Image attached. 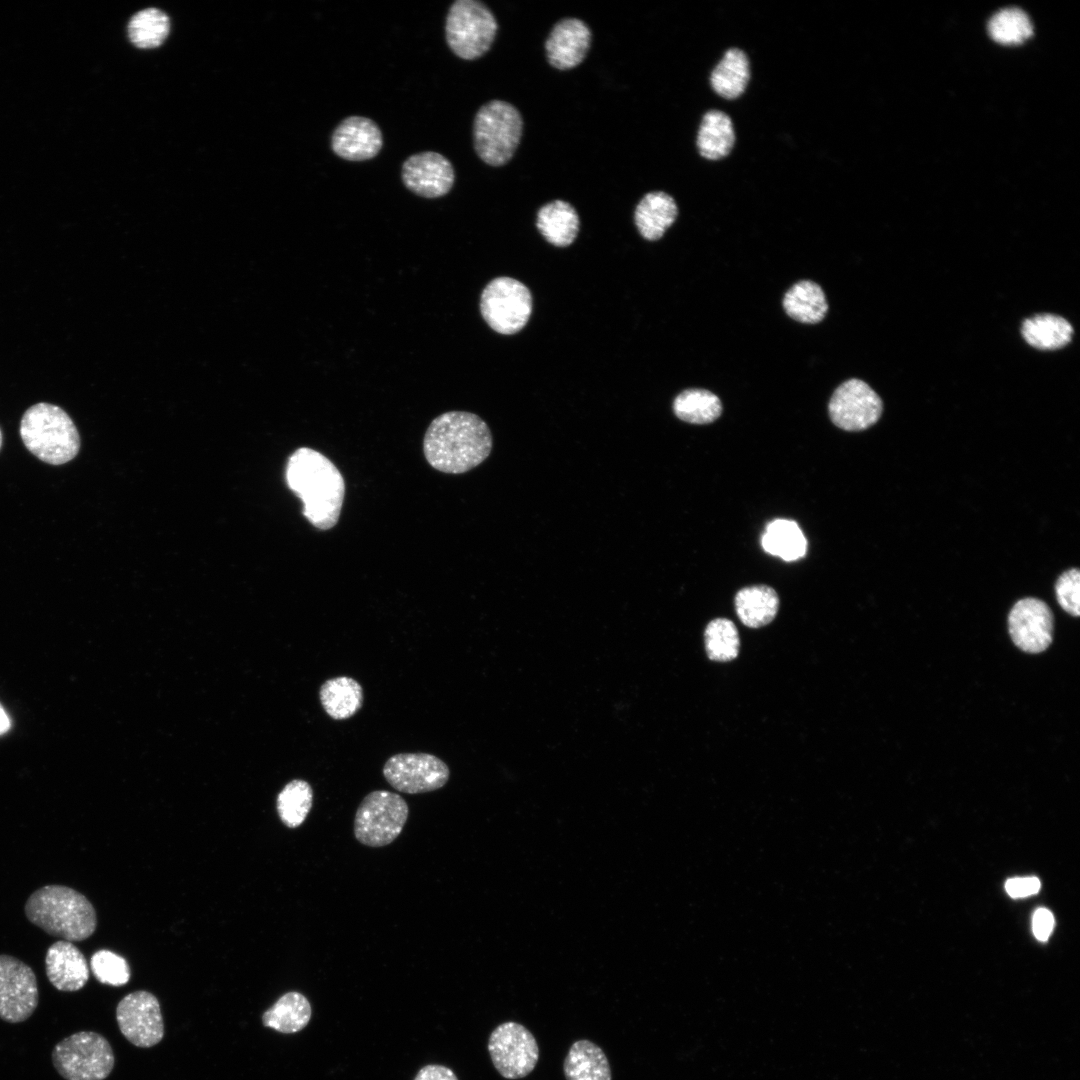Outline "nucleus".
<instances>
[{
  "label": "nucleus",
  "mask_w": 1080,
  "mask_h": 1080,
  "mask_svg": "<svg viewBox=\"0 0 1080 1080\" xmlns=\"http://www.w3.org/2000/svg\"><path fill=\"white\" fill-rule=\"evenodd\" d=\"M491 450L492 435L488 425L478 415L466 411H449L437 416L423 438L427 462L448 474H461L475 468L488 458Z\"/></svg>",
  "instance_id": "obj_1"
},
{
  "label": "nucleus",
  "mask_w": 1080,
  "mask_h": 1080,
  "mask_svg": "<svg viewBox=\"0 0 1080 1080\" xmlns=\"http://www.w3.org/2000/svg\"><path fill=\"white\" fill-rule=\"evenodd\" d=\"M286 482L303 503V515L316 528L328 530L340 517L345 482L335 464L320 452L301 447L287 462Z\"/></svg>",
  "instance_id": "obj_2"
},
{
  "label": "nucleus",
  "mask_w": 1080,
  "mask_h": 1080,
  "mask_svg": "<svg viewBox=\"0 0 1080 1080\" xmlns=\"http://www.w3.org/2000/svg\"><path fill=\"white\" fill-rule=\"evenodd\" d=\"M24 910L31 923L70 942L87 939L97 926L96 912L90 901L63 885L37 889L26 901Z\"/></svg>",
  "instance_id": "obj_3"
},
{
  "label": "nucleus",
  "mask_w": 1080,
  "mask_h": 1080,
  "mask_svg": "<svg viewBox=\"0 0 1080 1080\" xmlns=\"http://www.w3.org/2000/svg\"><path fill=\"white\" fill-rule=\"evenodd\" d=\"M20 435L32 454L52 465L69 462L80 448L79 434L69 415L49 403H37L26 410Z\"/></svg>",
  "instance_id": "obj_4"
},
{
  "label": "nucleus",
  "mask_w": 1080,
  "mask_h": 1080,
  "mask_svg": "<svg viewBox=\"0 0 1080 1080\" xmlns=\"http://www.w3.org/2000/svg\"><path fill=\"white\" fill-rule=\"evenodd\" d=\"M522 130V117L513 105L501 100L484 104L473 123L474 148L478 157L490 166L506 164L519 145Z\"/></svg>",
  "instance_id": "obj_5"
},
{
  "label": "nucleus",
  "mask_w": 1080,
  "mask_h": 1080,
  "mask_svg": "<svg viewBox=\"0 0 1080 1080\" xmlns=\"http://www.w3.org/2000/svg\"><path fill=\"white\" fill-rule=\"evenodd\" d=\"M51 1056L54 1068L65 1080H104L115 1062L108 1040L94 1031H79L62 1039Z\"/></svg>",
  "instance_id": "obj_6"
},
{
  "label": "nucleus",
  "mask_w": 1080,
  "mask_h": 1080,
  "mask_svg": "<svg viewBox=\"0 0 1080 1080\" xmlns=\"http://www.w3.org/2000/svg\"><path fill=\"white\" fill-rule=\"evenodd\" d=\"M498 25L490 9L476 0H457L449 8L446 23V42L461 59L475 60L491 47Z\"/></svg>",
  "instance_id": "obj_7"
},
{
  "label": "nucleus",
  "mask_w": 1080,
  "mask_h": 1080,
  "mask_svg": "<svg viewBox=\"0 0 1080 1080\" xmlns=\"http://www.w3.org/2000/svg\"><path fill=\"white\" fill-rule=\"evenodd\" d=\"M408 814V804L399 794L387 790L372 791L357 808L355 838L369 847L386 846L400 835Z\"/></svg>",
  "instance_id": "obj_8"
},
{
  "label": "nucleus",
  "mask_w": 1080,
  "mask_h": 1080,
  "mask_svg": "<svg viewBox=\"0 0 1080 1080\" xmlns=\"http://www.w3.org/2000/svg\"><path fill=\"white\" fill-rule=\"evenodd\" d=\"M480 312L494 331L504 335L519 332L532 312V296L520 281L510 277L491 280L482 291Z\"/></svg>",
  "instance_id": "obj_9"
},
{
  "label": "nucleus",
  "mask_w": 1080,
  "mask_h": 1080,
  "mask_svg": "<svg viewBox=\"0 0 1080 1080\" xmlns=\"http://www.w3.org/2000/svg\"><path fill=\"white\" fill-rule=\"evenodd\" d=\"M488 1052L497 1072L505 1079L528 1076L539 1060L536 1038L524 1025L507 1021L490 1034Z\"/></svg>",
  "instance_id": "obj_10"
},
{
  "label": "nucleus",
  "mask_w": 1080,
  "mask_h": 1080,
  "mask_svg": "<svg viewBox=\"0 0 1080 1080\" xmlns=\"http://www.w3.org/2000/svg\"><path fill=\"white\" fill-rule=\"evenodd\" d=\"M386 781L397 791L407 794L431 792L442 788L449 780L446 763L429 753H399L383 766Z\"/></svg>",
  "instance_id": "obj_11"
},
{
  "label": "nucleus",
  "mask_w": 1080,
  "mask_h": 1080,
  "mask_svg": "<svg viewBox=\"0 0 1080 1080\" xmlns=\"http://www.w3.org/2000/svg\"><path fill=\"white\" fill-rule=\"evenodd\" d=\"M39 1003L37 978L32 968L10 955H0V1019L20 1023L29 1019Z\"/></svg>",
  "instance_id": "obj_12"
},
{
  "label": "nucleus",
  "mask_w": 1080,
  "mask_h": 1080,
  "mask_svg": "<svg viewBox=\"0 0 1080 1080\" xmlns=\"http://www.w3.org/2000/svg\"><path fill=\"white\" fill-rule=\"evenodd\" d=\"M883 404L878 394L864 381L849 379L833 393L828 411L831 421L846 431H861L880 418Z\"/></svg>",
  "instance_id": "obj_13"
},
{
  "label": "nucleus",
  "mask_w": 1080,
  "mask_h": 1080,
  "mask_svg": "<svg viewBox=\"0 0 1080 1080\" xmlns=\"http://www.w3.org/2000/svg\"><path fill=\"white\" fill-rule=\"evenodd\" d=\"M116 1019L123 1036L137 1047H152L164 1036L160 1005L150 992L135 991L123 997L116 1008Z\"/></svg>",
  "instance_id": "obj_14"
},
{
  "label": "nucleus",
  "mask_w": 1080,
  "mask_h": 1080,
  "mask_svg": "<svg viewBox=\"0 0 1080 1080\" xmlns=\"http://www.w3.org/2000/svg\"><path fill=\"white\" fill-rule=\"evenodd\" d=\"M1054 619L1042 600L1026 597L1018 600L1008 615V629L1013 643L1022 651L1037 654L1045 651L1053 638Z\"/></svg>",
  "instance_id": "obj_15"
},
{
  "label": "nucleus",
  "mask_w": 1080,
  "mask_h": 1080,
  "mask_svg": "<svg viewBox=\"0 0 1080 1080\" xmlns=\"http://www.w3.org/2000/svg\"><path fill=\"white\" fill-rule=\"evenodd\" d=\"M401 178L405 187L424 198L446 195L453 187L455 172L452 163L442 154L424 151L409 156L402 164Z\"/></svg>",
  "instance_id": "obj_16"
},
{
  "label": "nucleus",
  "mask_w": 1080,
  "mask_h": 1080,
  "mask_svg": "<svg viewBox=\"0 0 1080 1080\" xmlns=\"http://www.w3.org/2000/svg\"><path fill=\"white\" fill-rule=\"evenodd\" d=\"M383 146L379 126L370 118L349 116L343 119L331 135V149L335 155L347 161H365L374 158Z\"/></svg>",
  "instance_id": "obj_17"
},
{
  "label": "nucleus",
  "mask_w": 1080,
  "mask_h": 1080,
  "mask_svg": "<svg viewBox=\"0 0 1080 1080\" xmlns=\"http://www.w3.org/2000/svg\"><path fill=\"white\" fill-rule=\"evenodd\" d=\"M590 44L591 31L583 21L562 19L554 25L546 40L547 60L556 69H572L584 60Z\"/></svg>",
  "instance_id": "obj_18"
},
{
  "label": "nucleus",
  "mask_w": 1080,
  "mask_h": 1080,
  "mask_svg": "<svg viewBox=\"0 0 1080 1080\" xmlns=\"http://www.w3.org/2000/svg\"><path fill=\"white\" fill-rule=\"evenodd\" d=\"M46 975L59 991L75 992L82 989L89 979V968L82 952L70 941L59 940L47 950Z\"/></svg>",
  "instance_id": "obj_19"
},
{
  "label": "nucleus",
  "mask_w": 1080,
  "mask_h": 1080,
  "mask_svg": "<svg viewBox=\"0 0 1080 1080\" xmlns=\"http://www.w3.org/2000/svg\"><path fill=\"white\" fill-rule=\"evenodd\" d=\"M678 215L675 200L662 191L649 192L635 208L634 221L641 236L647 240L660 239Z\"/></svg>",
  "instance_id": "obj_20"
},
{
  "label": "nucleus",
  "mask_w": 1080,
  "mask_h": 1080,
  "mask_svg": "<svg viewBox=\"0 0 1080 1080\" xmlns=\"http://www.w3.org/2000/svg\"><path fill=\"white\" fill-rule=\"evenodd\" d=\"M566 1080H612L605 1052L588 1039L575 1041L563 1062Z\"/></svg>",
  "instance_id": "obj_21"
},
{
  "label": "nucleus",
  "mask_w": 1080,
  "mask_h": 1080,
  "mask_svg": "<svg viewBox=\"0 0 1080 1080\" xmlns=\"http://www.w3.org/2000/svg\"><path fill=\"white\" fill-rule=\"evenodd\" d=\"M536 225L549 243L557 247H566L575 240L578 234L579 217L570 203L555 200L539 209Z\"/></svg>",
  "instance_id": "obj_22"
},
{
  "label": "nucleus",
  "mask_w": 1080,
  "mask_h": 1080,
  "mask_svg": "<svg viewBox=\"0 0 1080 1080\" xmlns=\"http://www.w3.org/2000/svg\"><path fill=\"white\" fill-rule=\"evenodd\" d=\"M699 154L708 160L726 157L735 144V131L731 118L720 110L705 113L697 133Z\"/></svg>",
  "instance_id": "obj_23"
},
{
  "label": "nucleus",
  "mask_w": 1080,
  "mask_h": 1080,
  "mask_svg": "<svg viewBox=\"0 0 1080 1080\" xmlns=\"http://www.w3.org/2000/svg\"><path fill=\"white\" fill-rule=\"evenodd\" d=\"M319 698L324 711L335 720L354 716L363 704L360 683L347 676L326 680L320 687Z\"/></svg>",
  "instance_id": "obj_24"
},
{
  "label": "nucleus",
  "mask_w": 1080,
  "mask_h": 1080,
  "mask_svg": "<svg viewBox=\"0 0 1080 1080\" xmlns=\"http://www.w3.org/2000/svg\"><path fill=\"white\" fill-rule=\"evenodd\" d=\"M779 607L777 592L767 585H755L739 590L735 596V608L741 622L750 628L769 624Z\"/></svg>",
  "instance_id": "obj_25"
},
{
  "label": "nucleus",
  "mask_w": 1080,
  "mask_h": 1080,
  "mask_svg": "<svg viewBox=\"0 0 1080 1080\" xmlns=\"http://www.w3.org/2000/svg\"><path fill=\"white\" fill-rule=\"evenodd\" d=\"M750 79V63L739 48L728 49L710 76L712 89L719 96L735 99L745 90Z\"/></svg>",
  "instance_id": "obj_26"
},
{
  "label": "nucleus",
  "mask_w": 1080,
  "mask_h": 1080,
  "mask_svg": "<svg viewBox=\"0 0 1080 1080\" xmlns=\"http://www.w3.org/2000/svg\"><path fill=\"white\" fill-rule=\"evenodd\" d=\"M783 308L794 320L815 324L820 322L828 311V304L822 288L810 280L795 283L784 295Z\"/></svg>",
  "instance_id": "obj_27"
},
{
  "label": "nucleus",
  "mask_w": 1080,
  "mask_h": 1080,
  "mask_svg": "<svg viewBox=\"0 0 1080 1080\" xmlns=\"http://www.w3.org/2000/svg\"><path fill=\"white\" fill-rule=\"evenodd\" d=\"M1021 333L1032 347L1040 350H1055L1071 341L1073 327L1061 316L1038 314L1024 320Z\"/></svg>",
  "instance_id": "obj_28"
},
{
  "label": "nucleus",
  "mask_w": 1080,
  "mask_h": 1080,
  "mask_svg": "<svg viewBox=\"0 0 1080 1080\" xmlns=\"http://www.w3.org/2000/svg\"><path fill=\"white\" fill-rule=\"evenodd\" d=\"M312 1014L308 999L290 991L282 995L262 1016L265 1027L281 1033H296L309 1023Z\"/></svg>",
  "instance_id": "obj_29"
},
{
  "label": "nucleus",
  "mask_w": 1080,
  "mask_h": 1080,
  "mask_svg": "<svg viewBox=\"0 0 1080 1080\" xmlns=\"http://www.w3.org/2000/svg\"><path fill=\"white\" fill-rule=\"evenodd\" d=\"M766 553L784 561H795L805 556L807 540L799 525L789 519H774L768 523L761 538Z\"/></svg>",
  "instance_id": "obj_30"
},
{
  "label": "nucleus",
  "mask_w": 1080,
  "mask_h": 1080,
  "mask_svg": "<svg viewBox=\"0 0 1080 1080\" xmlns=\"http://www.w3.org/2000/svg\"><path fill=\"white\" fill-rule=\"evenodd\" d=\"M673 412L682 421L692 424L714 422L722 413L718 396L704 389H687L673 401Z\"/></svg>",
  "instance_id": "obj_31"
},
{
  "label": "nucleus",
  "mask_w": 1080,
  "mask_h": 1080,
  "mask_svg": "<svg viewBox=\"0 0 1080 1080\" xmlns=\"http://www.w3.org/2000/svg\"><path fill=\"white\" fill-rule=\"evenodd\" d=\"M313 803V790L307 781L294 779L287 783L277 797V811L288 828L299 827Z\"/></svg>",
  "instance_id": "obj_32"
},
{
  "label": "nucleus",
  "mask_w": 1080,
  "mask_h": 1080,
  "mask_svg": "<svg viewBox=\"0 0 1080 1080\" xmlns=\"http://www.w3.org/2000/svg\"><path fill=\"white\" fill-rule=\"evenodd\" d=\"M169 19L157 8L137 12L129 21L128 36L139 48H154L162 44L169 32Z\"/></svg>",
  "instance_id": "obj_33"
},
{
  "label": "nucleus",
  "mask_w": 1080,
  "mask_h": 1080,
  "mask_svg": "<svg viewBox=\"0 0 1080 1080\" xmlns=\"http://www.w3.org/2000/svg\"><path fill=\"white\" fill-rule=\"evenodd\" d=\"M705 647L709 659L728 662L738 656L740 640L734 623L726 618H716L705 629Z\"/></svg>",
  "instance_id": "obj_34"
},
{
  "label": "nucleus",
  "mask_w": 1080,
  "mask_h": 1080,
  "mask_svg": "<svg viewBox=\"0 0 1080 1080\" xmlns=\"http://www.w3.org/2000/svg\"><path fill=\"white\" fill-rule=\"evenodd\" d=\"M991 37L1005 45L1020 44L1032 35V23L1024 11L1007 8L992 16L988 24Z\"/></svg>",
  "instance_id": "obj_35"
},
{
  "label": "nucleus",
  "mask_w": 1080,
  "mask_h": 1080,
  "mask_svg": "<svg viewBox=\"0 0 1080 1080\" xmlns=\"http://www.w3.org/2000/svg\"><path fill=\"white\" fill-rule=\"evenodd\" d=\"M95 978L102 984L122 986L130 979V969L126 960L110 950L95 952L90 960Z\"/></svg>",
  "instance_id": "obj_36"
},
{
  "label": "nucleus",
  "mask_w": 1080,
  "mask_h": 1080,
  "mask_svg": "<svg viewBox=\"0 0 1080 1080\" xmlns=\"http://www.w3.org/2000/svg\"><path fill=\"white\" fill-rule=\"evenodd\" d=\"M1056 598L1063 610L1078 617L1080 615V572L1071 568L1062 573L1055 584Z\"/></svg>",
  "instance_id": "obj_37"
},
{
  "label": "nucleus",
  "mask_w": 1080,
  "mask_h": 1080,
  "mask_svg": "<svg viewBox=\"0 0 1080 1080\" xmlns=\"http://www.w3.org/2000/svg\"><path fill=\"white\" fill-rule=\"evenodd\" d=\"M1040 880L1036 877L1012 878L1005 883L1007 893L1013 898L1026 897L1037 893Z\"/></svg>",
  "instance_id": "obj_38"
},
{
  "label": "nucleus",
  "mask_w": 1080,
  "mask_h": 1080,
  "mask_svg": "<svg viewBox=\"0 0 1080 1080\" xmlns=\"http://www.w3.org/2000/svg\"><path fill=\"white\" fill-rule=\"evenodd\" d=\"M1054 917L1045 908L1037 909L1033 915L1032 928L1035 937L1040 941H1046L1053 929Z\"/></svg>",
  "instance_id": "obj_39"
},
{
  "label": "nucleus",
  "mask_w": 1080,
  "mask_h": 1080,
  "mask_svg": "<svg viewBox=\"0 0 1080 1080\" xmlns=\"http://www.w3.org/2000/svg\"><path fill=\"white\" fill-rule=\"evenodd\" d=\"M414 1080H458L454 1072L445 1066L429 1064L422 1067Z\"/></svg>",
  "instance_id": "obj_40"
},
{
  "label": "nucleus",
  "mask_w": 1080,
  "mask_h": 1080,
  "mask_svg": "<svg viewBox=\"0 0 1080 1080\" xmlns=\"http://www.w3.org/2000/svg\"><path fill=\"white\" fill-rule=\"evenodd\" d=\"M10 727V720L0 703V734L5 733Z\"/></svg>",
  "instance_id": "obj_41"
},
{
  "label": "nucleus",
  "mask_w": 1080,
  "mask_h": 1080,
  "mask_svg": "<svg viewBox=\"0 0 1080 1080\" xmlns=\"http://www.w3.org/2000/svg\"><path fill=\"white\" fill-rule=\"evenodd\" d=\"M1 445H2V434H1V430H0V448H1Z\"/></svg>",
  "instance_id": "obj_42"
}]
</instances>
